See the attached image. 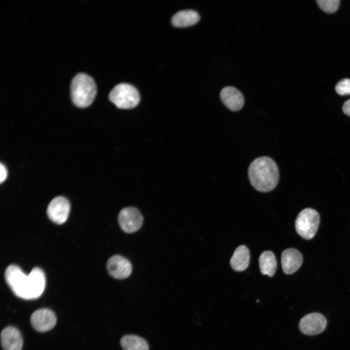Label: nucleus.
Masks as SVG:
<instances>
[{"label": "nucleus", "mask_w": 350, "mask_h": 350, "mask_svg": "<svg viewBox=\"0 0 350 350\" xmlns=\"http://www.w3.org/2000/svg\"><path fill=\"white\" fill-rule=\"evenodd\" d=\"M318 6L327 13L335 12L338 8L340 0H316Z\"/></svg>", "instance_id": "a211bd4d"}, {"label": "nucleus", "mask_w": 350, "mask_h": 350, "mask_svg": "<svg viewBox=\"0 0 350 350\" xmlns=\"http://www.w3.org/2000/svg\"><path fill=\"white\" fill-rule=\"evenodd\" d=\"M199 19V15L196 11L185 10L176 13L172 18V23L174 26L185 27L194 25Z\"/></svg>", "instance_id": "2eb2a0df"}, {"label": "nucleus", "mask_w": 350, "mask_h": 350, "mask_svg": "<svg viewBox=\"0 0 350 350\" xmlns=\"http://www.w3.org/2000/svg\"><path fill=\"white\" fill-rule=\"evenodd\" d=\"M70 210L69 201L63 196L53 198L48 205L47 213L48 217L57 224H62L67 220Z\"/></svg>", "instance_id": "6e6552de"}, {"label": "nucleus", "mask_w": 350, "mask_h": 350, "mask_svg": "<svg viewBox=\"0 0 350 350\" xmlns=\"http://www.w3.org/2000/svg\"><path fill=\"white\" fill-rule=\"evenodd\" d=\"M302 261V254L296 249L287 248L281 253L282 268L286 274H292L297 271L301 265Z\"/></svg>", "instance_id": "f8f14e48"}, {"label": "nucleus", "mask_w": 350, "mask_h": 350, "mask_svg": "<svg viewBox=\"0 0 350 350\" xmlns=\"http://www.w3.org/2000/svg\"><path fill=\"white\" fill-rule=\"evenodd\" d=\"M5 279L15 295L25 299L38 298L45 287V274L38 267L34 268L26 275L18 266L11 264L5 270Z\"/></svg>", "instance_id": "f257e3e1"}, {"label": "nucleus", "mask_w": 350, "mask_h": 350, "mask_svg": "<svg viewBox=\"0 0 350 350\" xmlns=\"http://www.w3.org/2000/svg\"><path fill=\"white\" fill-rule=\"evenodd\" d=\"M118 221L121 229L126 233H132L138 231L141 227L143 218L140 211L136 208L128 207L119 212Z\"/></svg>", "instance_id": "423d86ee"}, {"label": "nucleus", "mask_w": 350, "mask_h": 350, "mask_svg": "<svg viewBox=\"0 0 350 350\" xmlns=\"http://www.w3.org/2000/svg\"><path fill=\"white\" fill-rule=\"evenodd\" d=\"M7 176V170L2 163H0V182L2 183Z\"/></svg>", "instance_id": "aec40b11"}, {"label": "nucleus", "mask_w": 350, "mask_h": 350, "mask_svg": "<svg viewBox=\"0 0 350 350\" xmlns=\"http://www.w3.org/2000/svg\"><path fill=\"white\" fill-rule=\"evenodd\" d=\"M123 350H149L147 341L141 337L136 335H125L120 341Z\"/></svg>", "instance_id": "f3484780"}, {"label": "nucleus", "mask_w": 350, "mask_h": 350, "mask_svg": "<svg viewBox=\"0 0 350 350\" xmlns=\"http://www.w3.org/2000/svg\"><path fill=\"white\" fill-rule=\"evenodd\" d=\"M327 319L321 314L312 313L304 316L299 323L300 332L306 335H314L323 332L327 326Z\"/></svg>", "instance_id": "0eeeda50"}, {"label": "nucleus", "mask_w": 350, "mask_h": 350, "mask_svg": "<svg viewBox=\"0 0 350 350\" xmlns=\"http://www.w3.org/2000/svg\"><path fill=\"white\" fill-rule=\"evenodd\" d=\"M109 99L117 107L129 109L138 105L140 97L134 87L128 84L121 83L111 90Z\"/></svg>", "instance_id": "20e7f679"}, {"label": "nucleus", "mask_w": 350, "mask_h": 350, "mask_svg": "<svg viewBox=\"0 0 350 350\" xmlns=\"http://www.w3.org/2000/svg\"><path fill=\"white\" fill-rule=\"evenodd\" d=\"M220 96L225 105L231 111H238L244 105L245 100L243 94L234 87H225L221 90Z\"/></svg>", "instance_id": "9b49d317"}, {"label": "nucleus", "mask_w": 350, "mask_h": 350, "mask_svg": "<svg viewBox=\"0 0 350 350\" xmlns=\"http://www.w3.org/2000/svg\"><path fill=\"white\" fill-rule=\"evenodd\" d=\"M335 89L340 95H350V79L345 78L339 81L336 85Z\"/></svg>", "instance_id": "6ab92c4d"}, {"label": "nucleus", "mask_w": 350, "mask_h": 350, "mask_svg": "<svg viewBox=\"0 0 350 350\" xmlns=\"http://www.w3.org/2000/svg\"><path fill=\"white\" fill-rule=\"evenodd\" d=\"M30 322L33 327L40 332H45L52 329L56 324L54 313L48 309L35 311L31 315Z\"/></svg>", "instance_id": "9d476101"}, {"label": "nucleus", "mask_w": 350, "mask_h": 350, "mask_svg": "<svg viewBox=\"0 0 350 350\" xmlns=\"http://www.w3.org/2000/svg\"><path fill=\"white\" fill-rule=\"evenodd\" d=\"M342 109L345 114L350 116V99H349L344 103Z\"/></svg>", "instance_id": "412c9836"}, {"label": "nucleus", "mask_w": 350, "mask_h": 350, "mask_svg": "<svg viewBox=\"0 0 350 350\" xmlns=\"http://www.w3.org/2000/svg\"><path fill=\"white\" fill-rule=\"evenodd\" d=\"M248 173L250 183L261 192L272 190L279 181L278 167L275 161L267 157H261L254 159L249 166Z\"/></svg>", "instance_id": "f03ea898"}, {"label": "nucleus", "mask_w": 350, "mask_h": 350, "mask_svg": "<svg viewBox=\"0 0 350 350\" xmlns=\"http://www.w3.org/2000/svg\"><path fill=\"white\" fill-rule=\"evenodd\" d=\"M250 259L248 248L244 245L238 246L234 251L230 261L232 268L236 271H243L248 266Z\"/></svg>", "instance_id": "4468645a"}, {"label": "nucleus", "mask_w": 350, "mask_h": 350, "mask_svg": "<svg viewBox=\"0 0 350 350\" xmlns=\"http://www.w3.org/2000/svg\"><path fill=\"white\" fill-rule=\"evenodd\" d=\"M261 272L263 275L272 277L276 270L277 261L274 253L271 251H264L259 259Z\"/></svg>", "instance_id": "dca6fc26"}, {"label": "nucleus", "mask_w": 350, "mask_h": 350, "mask_svg": "<svg viewBox=\"0 0 350 350\" xmlns=\"http://www.w3.org/2000/svg\"><path fill=\"white\" fill-rule=\"evenodd\" d=\"M106 268L111 276L119 280L126 279L130 275L132 271L130 262L120 255H113L108 259Z\"/></svg>", "instance_id": "1a4fd4ad"}, {"label": "nucleus", "mask_w": 350, "mask_h": 350, "mask_svg": "<svg viewBox=\"0 0 350 350\" xmlns=\"http://www.w3.org/2000/svg\"><path fill=\"white\" fill-rule=\"evenodd\" d=\"M320 223L318 212L311 208L302 210L295 221L297 233L303 238L310 240L315 235Z\"/></svg>", "instance_id": "39448f33"}, {"label": "nucleus", "mask_w": 350, "mask_h": 350, "mask_svg": "<svg viewBox=\"0 0 350 350\" xmlns=\"http://www.w3.org/2000/svg\"><path fill=\"white\" fill-rule=\"evenodd\" d=\"M0 340L3 350H21L23 340L20 332L13 327H7L0 334Z\"/></svg>", "instance_id": "ddd939ff"}, {"label": "nucleus", "mask_w": 350, "mask_h": 350, "mask_svg": "<svg viewBox=\"0 0 350 350\" xmlns=\"http://www.w3.org/2000/svg\"><path fill=\"white\" fill-rule=\"evenodd\" d=\"M71 100L79 107H86L93 101L96 87L93 80L88 75L80 73L72 79L70 85Z\"/></svg>", "instance_id": "7ed1b4c3"}]
</instances>
